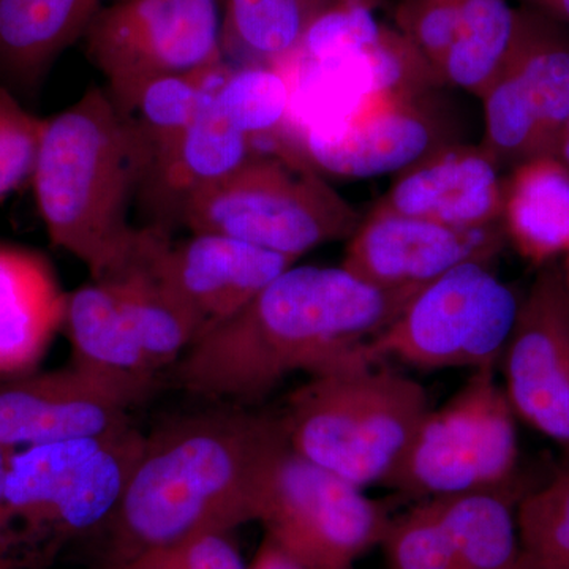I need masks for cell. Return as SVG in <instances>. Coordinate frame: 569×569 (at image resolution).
Wrapping results in <instances>:
<instances>
[{
  "instance_id": "obj_1",
  "label": "cell",
  "mask_w": 569,
  "mask_h": 569,
  "mask_svg": "<svg viewBox=\"0 0 569 569\" xmlns=\"http://www.w3.org/2000/svg\"><path fill=\"white\" fill-rule=\"evenodd\" d=\"M288 448L282 415L241 408L179 418L146 437L121 503L100 533L111 569L258 522Z\"/></svg>"
},
{
  "instance_id": "obj_2",
  "label": "cell",
  "mask_w": 569,
  "mask_h": 569,
  "mask_svg": "<svg viewBox=\"0 0 569 569\" xmlns=\"http://www.w3.org/2000/svg\"><path fill=\"white\" fill-rule=\"evenodd\" d=\"M415 295L381 290L343 266H290L183 353L174 383L206 399H263L290 373L317 376L361 355Z\"/></svg>"
},
{
  "instance_id": "obj_3",
  "label": "cell",
  "mask_w": 569,
  "mask_h": 569,
  "mask_svg": "<svg viewBox=\"0 0 569 569\" xmlns=\"http://www.w3.org/2000/svg\"><path fill=\"white\" fill-rule=\"evenodd\" d=\"M144 173L129 116L104 88L44 119L32 181L47 233L99 279L133 244L129 222Z\"/></svg>"
},
{
  "instance_id": "obj_4",
  "label": "cell",
  "mask_w": 569,
  "mask_h": 569,
  "mask_svg": "<svg viewBox=\"0 0 569 569\" xmlns=\"http://www.w3.org/2000/svg\"><path fill=\"white\" fill-rule=\"evenodd\" d=\"M365 351L310 376L282 415L299 456L366 489L387 486L429 413L426 389Z\"/></svg>"
},
{
  "instance_id": "obj_5",
  "label": "cell",
  "mask_w": 569,
  "mask_h": 569,
  "mask_svg": "<svg viewBox=\"0 0 569 569\" xmlns=\"http://www.w3.org/2000/svg\"><path fill=\"white\" fill-rule=\"evenodd\" d=\"M146 436L129 426L107 436L13 452L0 523L32 569L71 541L100 535L121 503Z\"/></svg>"
},
{
  "instance_id": "obj_6",
  "label": "cell",
  "mask_w": 569,
  "mask_h": 569,
  "mask_svg": "<svg viewBox=\"0 0 569 569\" xmlns=\"http://www.w3.org/2000/svg\"><path fill=\"white\" fill-rule=\"evenodd\" d=\"M361 220L309 164L282 153L258 152L194 194L182 227L298 260L316 247L350 239Z\"/></svg>"
},
{
  "instance_id": "obj_7",
  "label": "cell",
  "mask_w": 569,
  "mask_h": 569,
  "mask_svg": "<svg viewBox=\"0 0 569 569\" xmlns=\"http://www.w3.org/2000/svg\"><path fill=\"white\" fill-rule=\"evenodd\" d=\"M227 0H103L86 29V54L129 116L149 82L222 66Z\"/></svg>"
},
{
  "instance_id": "obj_8",
  "label": "cell",
  "mask_w": 569,
  "mask_h": 569,
  "mask_svg": "<svg viewBox=\"0 0 569 569\" xmlns=\"http://www.w3.org/2000/svg\"><path fill=\"white\" fill-rule=\"evenodd\" d=\"M516 419L493 367L475 370L443 407L430 408L388 488L419 501L511 489L519 463Z\"/></svg>"
},
{
  "instance_id": "obj_9",
  "label": "cell",
  "mask_w": 569,
  "mask_h": 569,
  "mask_svg": "<svg viewBox=\"0 0 569 569\" xmlns=\"http://www.w3.org/2000/svg\"><path fill=\"white\" fill-rule=\"evenodd\" d=\"M522 298L490 263L452 269L418 291L380 335L367 342L373 361L395 359L422 370L496 367Z\"/></svg>"
},
{
  "instance_id": "obj_10",
  "label": "cell",
  "mask_w": 569,
  "mask_h": 569,
  "mask_svg": "<svg viewBox=\"0 0 569 569\" xmlns=\"http://www.w3.org/2000/svg\"><path fill=\"white\" fill-rule=\"evenodd\" d=\"M361 488L284 451L266 489L258 522L288 552L325 565L353 568L383 541L391 518Z\"/></svg>"
},
{
  "instance_id": "obj_11",
  "label": "cell",
  "mask_w": 569,
  "mask_h": 569,
  "mask_svg": "<svg viewBox=\"0 0 569 569\" xmlns=\"http://www.w3.org/2000/svg\"><path fill=\"white\" fill-rule=\"evenodd\" d=\"M485 103L486 151L501 164L552 156L569 119V39L523 14L522 31Z\"/></svg>"
},
{
  "instance_id": "obj_12",
  "label": "cell",
  "mask_w": 569,
  "mask_h": 569,
  "mask_svg": "<svg viewBox=\"0 0 569 569\" xmlns=\"http://www.w3.org/2000/svg\"><path fill=\"white\" fill-rule=\"evenodd\" d=\"M443 112L436 91L376 93L346 118L302 133L295 142V156L317 173L337 178L397 174L427 153L456 142Z\"/></svg>"
},
{
  "instance_id": "obj_13",
  "label": "cell",
  "mask_w": 569,
  "mask_h": 569,
  "mask_svg": "<svg viewBox=\"0 0 569 569\" xmlns=\"http://www.w3.org/2000/svg\"><path fill=\"white\" fill-rule=\"evenodd\" d=\"M500 362L516 417L569 452V284L559 266H542L522 296Z\"/></svg>"
},
{
  "instance_id": "obj_14",
  "label": "cell",
  "mask_w": 569,
  "mask_h": 569,
  "mask_svg": "<svg viewBox=\"0 0 569 569\" xmlns=\"http://www.w3.org/2000/svg\"><path fill=\"white\" fill-rule=\"evenodd\" d=\"M505 239L501 223L456 228L373 208L348 239L342 266L381 290L418 293L459 266L492 263Z\"/></svg>"
},
{
  "instance_id": "obj_15",
  "label": "cell",
  "mask_w": 569,
  "mask_h": 569,
  "mask_svg": "<svg viewBox=\"0 0 569 569\" xmlns=\"http://www.w3.org/2000/svg\"><path fill=\"white\" fill-rule=\"evenodd\" d=\"M129 426V408L73 366L0 377V445L11 452Z\"/></svg>"
},
{
  "instance_id": "obj_16",
  "label": "cell",
  "mask_w": 569,
  "mask_h": 569,
  "mask_svg": "<svg viewBox=\"0 0 569 569\" xmlns=\"http://www.w3.org/2000/svg\"><path fill=\"white\" fill-rule=\"evenodd\" d=\"M296 261L209 233H190L179 242L171 238L163 253L164 272L192 318L197 340L241 312Z\"/></svg>"
},
{
  "instance_id": "obj_17",
  "label": "cell",
  "mask_w": 569,
  "mask_h": 569,
  "mask_svg": "<svg viewBox=\"0 0 569 569\" xmlns=\"http://www.w3.org/2000/svg\"><path fill=\"white\" fill-rule=\"evenodd\" d=\"M500 168L485 146L449 142L395 174L373 208L456 228L498 224L505 182Z\"/></svg>"
},
{
  "instance_id": "obj_18",
  "label": "cell",
  "mask_w": 569,
  "mask_h": 569,
  "mask_svg": "<svg viewBox=\"0 0 569 569\" xmlns=\"http://www.w3.org/2000/svg\"><path fill=\"white\" fill-rule=\"evenodd\" d=\"M224 63L209 73L189 129L142 178L137 201L148 212L151 227L173 233L174 228L182 227L183 212L194 194L227 178L257 153L252 141L227 122L213 100V86Z\"/></svg>"
},
{
  "instance_id": "obj_19",
  "label": "cell",
  "mask_w": 569,
  "mask_h": 569,
  "mask_svg": "<svg viewBox=\"0 0 569 569\" xmlns=\"http://www.w3.org/2000/svg\"><path fill=\"white\" fill-rule=\"evenodd\" d=\"M170 231L138 228L133 244L96 282L110 291L138 342L157 370L173 367L197 340L192 318L163 268Z\"/></svg>"
},
{
  "instance_id": "obj_20",
  "label": "cell",
  "mask_w": 569,
  "mask_h": 569,
  "mask_svg": "<svg viewBox=\"0 0 569 569\" xmlns=\"http://www.w3.org/2000/svg\"><path fill=\"white\" fill-rule=\"evenodd\" d=\"M62 326L70 340V366L129 410L149 399L159 370L102 283L92 280L67 295Z\"/></svg>"
},
{
  "instance_id": "obj_21",
  "label": "cell",
  "mask_w": 569,
  "mask_h": 569,
  "mask_svg": "<svg viewBox=\"0 0 569 569\" xmlns=\"http://www.w3.org/2000/svg\"><path fill=\"white\" fill-rule=\"evenodd\" d=\"M67 293L39 253L0 246V377L26 372L63 325Z\"/></svg>"
},
{
  "instance_id": "obj_22",
  "label": "cell",
  "mask_w": 569,
  "mask_h": 569,
  "mask_svg": "<svg viewBox=\"0 0 569 569\" xmlns=\"http://www.w3.org/2000/svg\"><path fill=\"white\" fill-rule=\"evenodd\" d=\"M103 0H0V81L33 93Z\"/></svg>"
},
{
  "instance_id": "obj_23",
  "label": "cell",
  "mask_w": 569,
  "mask_h": 569,
  "mask_svg": "<svg viewBox=\"0 0 569 569\" xmlns=\"http://www.w3.org/2000/svg\"><path fill=\"white\" fill-rule=\"evenodd\" d=\"M501 228L520 257L545 266L569 250V170L553 156L512 167L503 182Z\"/></svg>"
},
{
  "instance_id": "obj_24",
  "label": "cell",
  "mask_w": 569,
  "mask_h": 569,
  "mask_svg": "<svg viewBox=\"0 0 569 569\" xmlns=\"http://www.w3.org/2000/svg\"><path fill=\"white\" fill-rule=\"evenodd\" d=\"M460 569H519L523 556L515 490L489 489L430 498Z\"/></svg>"
},
{
  "instance_id": "obj_25",
  "label": "cell",
  "mask_w": 569,
  "mask_h": 569,
  "mask_svg": "<svg viewBox=\"0 0 569 569\" xmlns=\"http://www.w3.org/2000/svg\"><path fill=\"white\" fill-rule=\"evenodd\" d=\"M337 0H227L223 58L238 66H276L301 44Z\"/></svg>"
},
{
  "instance_id": "obj_26",
  "label": "cell",
  "mask_w": 569,
  "mask_h": 569,
  "mask_svg": "<svg viewBox=\"0 0 569 569\" xmlns=\"http://www.w3.org/2000/svg\"><path fill=\"white\" fill-rule=\"evenodd\" d=\"M522 24L523 14L508 0H466L458 32L438 67V77L443 84L481 99L508 61Z\"/></svg>"
},
{
  "instance_id": "obj_27",
  "label": "cell",
  "mask_w": 569,
  "mask_h": 569,
  "mask_svg": "<svg viewBox=\"0 0 569 569\" xmlns=\"http://www.w3.org/2000/svg\"><path fill=\"white\" fill-rule=\"evenodd\" d=\"M290 97L287 78L276 66L227 62L213 86V100L223 118L252 141L254 151L258 142L268 141L269 152L282 153Z\"/></svg>"
},
{
  "instance_id": "obj_28",
  "label": "cell",
  "mask_w": 569,
  "mask_h": 569,
  "mask_svg": "<svg viewBox=\"0 0 569 569\" xmlns=\"http://www.w3.org/2000/svg\"><path fill=\"white\" fill-rule=\"evenodd\" d=\"M209 73L211 70L157 78L138 97L129 118L140 142L144 162L142 178L193 122Z\"/></svg>"
},
{
  "instance_id": "obj_29",
  "label": "cell",
  "mask_w": 569,
  "mask_h": 569,
  "mask_svg": "<svg viewBox=\"0 0 569 569\" xmlns=\"http://www.w3.org/2000/svg\"><path fill=\"white\" fill-rule=\"evenodd\" d=\"M523 557L537 569H569V468L518 503Z\"/></svg>"
},
{
  "instance_id": "obj_30",
  "label": "cell",
  "mask_w": 569,
  "mask_h": 569,
  "mask_svg": "<svg viewBox=\"0 0 569 569\" xmlns=\"http://www.w3.org/2000/svg\"><path fill=\"white\" fill-rule=\"evenodd\" d=\"M381 548L388 569H460L458 557L432 501L391 519Z\"/></svg>"
},
{
  "instance_id": "obj_31",
  "label": "cell",
  "mask_w": 569,
  "mask_h": 569,
  "mask_svg": "<svg viewBox=\"0 0 569 569\" xmlns=\"http://www.w3.org/2000/svg\"><path fill=\"white\" fill-rule=\"evenodd\" d=\"M43 126L0 84V200L32 178Z\"/></svg>"
},
{
  "instance_id": "obj_32",
  "label": "cell",
  "mask_w": 569,
  "mask_h": 569,
  "mask_svg": "<svg viewBox=\"0 0 569 569\" xmlns=\"http://www.w3.org/2000/svg\"><path fill=\"white\" fill-rule=\"evenodd\" d=\"M463 3L466 0H400L397 6V31L417 47L436 71L458 32Z\"/></svg>"
},
{
  "instance_id": "obj_33",
  "label": "cell",
  "mask_w": 569,
  "mask_h": 569,
  "mask_svg": "<svg viewBox=\"0 0 569 569\" xmlns=\"http://www.w3.org/2000/svg\"><path fill=\"white\" fill-rule=\"evenodd\" d=\"M116 569H247V565L230 533H216L153 550Z\"/></svg>"
},
{
  "instance_id": "obj_34",
  "label": "cell",
  "mask_w": 569,
  "mask_h": 569,
  "mask_svg": "<svg viewBox=\"0 0 569 569\" xmlns=\"http://www.w3.org/2000/svg\"><path fill=\"white\" fill-rule=\"evenodd\" d=\"M247 569H355L325 567V565L312 563V561L301 559L295 553L288 552L282 546L277 545L268 537L261 542L257 556Z\"/></svg>"
},
{
  "instance_id": "obj_35",
  "label": "cell",
  "mask_w": 569,
  "mask_h": 569,
  "mask_svg": "<svg viewBox=\"0 0 569 569\" xmlns=\"http://www.w3.org/2000/svg\"><path fill=\"white\" fill-rule=\"evenodd\" d=\"M552 20L569 26V0H529Z\"/></svg>"
},
{
  "instance_id": "obj_36",
  "label": "cell",
  "mask_w": 569,
  "mask_h": 569,
  "mask_svg": "<svg viewBox=\"0 0 569 569\" xmlns=\"http://www.w3.org/2000/svg\"><path fill=\"white\" fill-rule=\"evenodd\" d=\"M11 455H13V452L0 445V511H2L3 498H6L7 477H9Z\"/></svg>"
},
{
  "instance_id": "obj_37",
  "label": "cell",
  "mask_w": 569,
  "mask_h": 569,
  "mask_svg": "<svg viewBox=\"0 0 569 569\" xmlns=\"http://www.w3.org/2000/svg\"><path fill=\"white\" fill-rule=\"evenodd\" d=\"M553 157L559 159L561 163L569 170V119L568 122L565 123L563 130H561L559 140L556 142V148H553Z\"/></svg>"
},
{
  "instance_id": "obj_38",
  "label": "cell",
  "mask_w": 569,
  "mask_h": 569,
  "mask_svg": "<svg viewBox=\"0 0 569 569\" xmlns=\"http://www.w3.org/2000/svg\"><path fill=\"white\" fill-rule=\"evenodd\" d=\"M523 556V553H522ZM519 569H537L533 567V565L530 563V561L526 560V557H523L522 565H520Z\"/></svg>"
},
{
  "instance_id": "obj_39",
  "label": "cell",
  "mask_w": 569,
  "mask_h": 569,
  "mask_svg": "<svg viewBox=\"0 0 569 569\" xmlns=\"http://www.w3.org/2000/svg\"><path fill=\"white\" fill-rule=\"evenodd\" d=\"M568 258H567V269H565V279H567V282L569 284V250H568Z\"/></svg>"
}]
</instances>
